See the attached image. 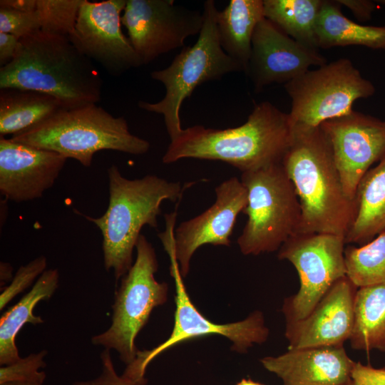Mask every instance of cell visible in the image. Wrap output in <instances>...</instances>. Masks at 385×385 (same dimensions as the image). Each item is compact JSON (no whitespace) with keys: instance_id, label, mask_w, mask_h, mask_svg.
<instances>
[{"instance_id":"cell-31","label":"cell","mask_w":385,"mask_h":385,"mask_svg":"<svg viewBox=\"0 0 385 385\" xmlns=\"http://www.w3.org/2000/svg\"><path fill=\"white\" fill-rule=\"evenodd\" d=\"M46 351L31 354L16 362L0 368V384L15 380L34 379L46 377L44 371L38 369L46 366L43 360Z\"/></svg>"},{"instance_id":"cell-16","label":"cell","mask_w":385,"mask_h":385,"mask_svg":"<svg viewBox=\"0 0 385 385\" xmlns=\"http://www.w3.org/2000/svg\"><path fill=\"white\" fill-rule=\"evenodd\" d=\"M216 200L203 212L175 229V250L183 277L189 272L191 259L202 245L230 246L238 215L247 203V192L241 180L230 178L215 188Z\"/></svg>"},{"instance_id":"cell-19","label":"cell","mask_w":385,"mask_h":385,"mask_svg":"<svg viewBox=\"0 0 385 385\" xmlns=\"http://www.w3.org/2000/svg\"><path fill=\"white\" fill-rule=\"evenodd\" d=\"M284 385H349L356 361L343 346L289 349L260 359Z\"/></svg>"},{"instance_id":"cell-34","label":"cell","mask_w":385,"mask_h":385,"mask_svg":"<svg viewBox=\"0 0 385 385\" xmlns=\"http://www.w3.org/2000/svg\"><path fill=\"white\" fill-rule=\"evenodd\" d=\"M340 6L349 9L353 15L359 21H366L371 18L373 12L377 9L378 4L382 1L372 0H337Z\"/></svg>"},{"instance_id":"cell-20","label":"cell","mask_w":385,"mask_h":385,"mask_svg":"<svg viewBox=\"0 0 385 385\" xmlns=\"http://www.w3.org/2000/svg\"><path fill=\"white\" fill-rule=\"evenodd\" d=\"M264 18L263 0H230L217 14L220 45L241 65L245 73L251 56L255 29Z\"/></svg>"},{"instance_id":"cell-14","label":"cell","mask_w":385,"mask_h":385,"mask_svg":"<svg viewBox=\"0 0 385 385\" xmlns=\"http://www.w3.org/2000/svg\"><path fill=\"white\" fill-rule=\"evenodd\" d=\"M345 195L356 200L359 183L385 156V120L352 111L322 123Z\"/></svg>"},{"instance_id":"cell-9","label":"cell","mask_w":385,"mask_h":385,"mask_svg":"<svg viewBox=\"0 0 385 385\" xmlns=\"http://www.w3.org/2000/svg\"><path fill=\"white\" fill-rule=\"evenodd\" d=\"M136 258L121 278L113 305L110 327L93 336L91 342L106 349H114L125 364H130L138 350L135 338L147 323L153 309L167 300L168 286L155 278L158 262L152 244L140 235L135 246Z\"/></svg>"},{"instance_id":"cell-6","label":"cell","mask_w":385,"mask_h":385,"mask_svg":"<svg viewBox=\"0 0 385 385\" xmlns=\"http://www.w3.org/2000/svg\"><path fill=\"white\" fill-rule=\"evenodd\" d=\"M218 11L213 0L204 2V22L196 42L183 48L167 68L150 73L153 79L164 85L165 96L157 103L138 101L141 109L163 115L170 140L183 130L180 108L197 86L219 80L230 73L243 71L241 65L228 56L220 45L217 29Z\"/></svg>"},{"instance_id":"cell-33","label":"cell","mask_w":385,"mask_h":385,"mask_svg":"<svg viewBox=\"0 0 385 385\" xmlns=\"http://www.w3.org/2000/svg\"><path fill=\"white\" fill-rule=\"evenodd\" d=\"M103 371L96 379L86 381H76L73 385H133L116 374L110 350L105 349L101 355Z\"/></svg>"},{"instance_id":"cell-32","label":"cell","mask_w":385,"mask_h":385,"mask_svg":"<svg viewBox=\"0 0 385 385\" xmlns=\"http://www.w3.org/2000/svg\"><path fill=\"white\" fill-rule=\"evenodd\" d=\"M349 385H385V367L355 362Z\"/></svg>"},{"instance_id":"cell-18","label":"cell","mask_w":385,"mask_h":385,"mask_svg":"<svg viewBox=\"0 0 385 385\" xmlns=\"http://www.w3.org/2000/svg\"><path fill=\"white\" fill-rule=\"evenodd\" d=\"M67 158L0 136V192L22 202L40 198L55 183Z\"/></svg>"},{"instance_id":"cell-11","label":"cell","mask_w":385,"mask_h":385,"mask_svg":"<svg viewBox=\"0 0 385 385\" xmlns=\"http://www.w3.org/2000/svg\"><path fill=\"white\" fill-rule=\"evenodd\" d=\"M344 245V237L340 235L299 232L282 244L277 257L292 264L300 284L298 292L283 302L286 322L307 316L331 287L346 276Z\"/></svg>"},{"instance_id":"cell-22","label":"cell","mask_w":385,"mask_h":385,"mask_svg":"<svg viewBox=\"0 0 385 385\" xmlns=\"http://www.w3.org/2000/svg\"><path fill=\"white\" fill-rule=\"evenodd\" d=\"M59 274L56 269L46 270L28 292L15 305L9 308L0 319V364L7 366L21 357L16 345V337L26 323L34 325L43 323L40 316L34 314V309L41 301L50 299L56 290Z\"/></svg>"},{"instance_id":"cell-30","label":"cell","mask_w":385,"mask_h":385,"mask_svg":"<svg viewBox=\"0 0 385 385\" xmlns=\"http://www.w3.org/2000/svg\"><path fill=\"white\" fill-rule=\"evenodd\" d=\"M46 258L44 256H39L26 265L20 267L10 284L0 295V309L4 308L14 297L39 277L46 271Z\"/></svg>"},{"instance_id":"cell-25","label":"cell","mask_w":385,"mask_h":385,"mask_svg":"<svg viewBox=\"0 0 385 385\" xmlns=\"http://www.w3.org/2000/svg\"><path fill=\"white\" fill-rule=\"evenodd\" d=\"M354 312L351 348L385 352V284L358 287Z\"/></svg>"},{"instance_id":"cell-40","label":"cell","mask_w":385,"mask_h":385,"mask_svg":"<svg viewBox=\"0 0 385 385\" xmlns=\"http://www.w3.org/2000/svg\"></svg>"},{"instance_id":"cell-27","label":"cell","mask_w":385,"mask_h":385,"mask_svg":"<svg viewBox=\"0 0 385 385\" xmlns=\"http://www.w3.org/2000/svg\"><path fill=\"white\" fill-rule=\"evenodd\" d=\"M346 277L357 287L385 284V230L359 247L344 248Z\"/></svg>"},{"instance_id":"cell-24","label":"cell","mask_w":385,"mask_h":385,"mask_svg":"<svg viewBox=\"0 0 385 385\" xmlns=\"http://www.w3.org/2000/svg\"><path fill=\"white\" fill-rule=\"evenodd\" d=\"M62 108L55 98L38 91L0 88V136L26 130Z\"/></svg>"},{"instance_id":"cell-36","label":"cell","mask_w":385,"mask_h":385,"mask_svg":"<svg viewBox=\"0 0 385 385\" xmlns=\"http://www.w3.org/2000/svg\"><path fill=\"white\" fill-rule=\"evenodd\" d=\"M37 0H1L0 6L22 11L36 10Z\"/></svg>"},{"instance_id":"cell-5","label":"cell","mask_w":385,"mask_h":385,"mask_svg":"<svg viewBox=\"0 0 385 385\" xmlns=\"http://www.w3.org/2000/svg\"><path fill=\"white\" fill-rule=\"evenodd\" d=\"M11 138L56 152L85 167H90L94 154L103 150L142 155L150 148L148 140L130 133L123 117H115L96 104L62 108Z\"/></svg>"},{"instance_id":"cell-38","label":"cell","mask_w":385,"mask_h":385,"mask_svg":"<svg viewBox=\"0 0 385 385\" xmlns=\"http://www.w3.org/2000/svg\"><path fill=\"white\" fill-rule=\"evenodd\" d=\"M46 377H41L34 379H26V380H15L0 385H43Z\"/></svg>"},{"instance_id":"cell-4","label":"cell","mask_w":385,"mask_h":385,"mask_svg":"<svg viewBox=\"0 0 385 385\" xmlns=\"http://www.w3.org/2000/svg\"><path fill=\"white\" fill-rule=\"evenodd\" d=\"M109 201L99 217L78 213L93 222L103 236L104 267L113 270L116 281L133 265V252L145 225L158 226L160 205L165 200L176 202L187 185L155 175L128 179L115 165L108 169Z\"/></svg>"},{"instance_id":"cell-21","label":"cell","mask_w":385,"mask_h":385,"mask_svg":"<svg viewBox=\"0 0 385 385\" xmlns=\"http://www.w3.org/2000/svg\"><path fill=\"white\" fill-rule=\"evenodd\" d=\"M356 202V215L344 241L361 246L385 230V156L361 180Z\"/></svg>"},{"instance_id":"cell-17","label":"cell","mask_w":385,"mask_h":385,"mask_svg":"<svg viewBox=\"0 0 385 385\" xmlns=\"http://www.w3.org/2000/svg\"><path fill=\"white\" fill-rule=\"evenodd\" d=\"M357 289L345 276L331 287L307 316L286 322L289 349L343 346L353 329Z\"/></svg>"},{"instance_id":"cell-12","label":"cell","mask_w":385,"mask_h":385,"mask_svg":"<svg viewBox=\"0 0 385 385\" xmlns=\"http://www.w3.org/2000/svg\"><path fill=\"white\" fill-rule=\"evenodd\" d=\"M203 22L200 11L176 5L173 0H126L121 16L143 65L184 46L187 38L200 34Z\"/></svg>"},{"instance_id":"cell-35","label":"cell","mask_w":385,"mask_h":385,"mask_svg":"<svg viewBox=\"0 0 385 385\" xmlns=\"http://www.w3.org/2000/svg\"><path fill=\"white\" fill-rule=\"evenodd\" d=\"M20 46V39L15 36L0 32V66L9 63L15 57Z\"/></svg>"},{"instance_id":"cell-13","label":"cell","mask_w":385,"mask_h":385,"mask_svg":"<svg viewBox=\"0 0 385 385\" xmlns=\"http://www.w3.org/2000/svg\"><path fill=\"white\" fill-rule=\"evenodd\" d=\"M125 4L126 0H83L68 36L83 54L115 76L143 66L121 29L120 14Z\"/></svg>"},{"instance_id":"cell-37","label":"cell","mask_w":385,"mask_h":385,"mask_svg":"<svg viewBox=\"0 0 385 385\" xmlns=\"http://www.w3.org/2000/svg\"><path fill=\"white\" fill-rule=\"evenodd\" d=\"M1 284L10 280L12 277V267L7 262H1L0 265Z\"/></svg>"},{"instance_id":"cell-26","label":"cell","mask_w":385,"mask_h":385,"mask_svg":"<svg viewBox=\"0 0 385 385\" xmlns=\"http://www.w3.org/2000/svg\"><path fill=\"white\" fill-rule=\"evenodd\" d=\"M324 0H263L265 18L294 40L318 49L316 24Z\"/></svg>"},{"instance_id":"cell-15","label":"cell","mask_w":385,"mask_h":385,"mask_svg":"<svg viewBox=\"0 0 385 385\" xmlns=\"http://www.w3.org/2000/svg\"><path fill=\"white\" fill-rule=\"evenodd\" d=\"M327 63L317 49L294 40L264 18L255 29L245 73L255 90L260 91L272 83H286L312 66Z\"/></svg>"},{"instance_id":"cell-28","label":"cell","mask_w":385,"mask_h":385,"mask_svg":"<svg viewBox=\"0 0 385 385\" xmlns=\"http://www.w3.org/2000/svg\"><path fill=\"white\" fill-rule=\"evenodd\" d=\"M83 0H37L41 31L63 36L73 32Z\"/></svg>"},{"instance_id":"cell-8","label":"cell","mask_w":385,"mask_h":385,"mask_svg":"<svg viewBox=\"0 0 385 385\" xmlns=\"http://www.w3.org/2000/svg\"><path fill=\"white\" fill-rule=\"evenodd\" d=\"M247 192L242 212L247 222L237 242L245 255L278 250L297 232L301 220L298 196L282 162L242 173Z\"/></svg>"},{"instance_id":"cell-7","label":"cell","mask_w":385,"mask_h":385,"mask_svg":"<svg viewBox=\"0 0 385 385\" xmlns=\"http://www.w3.org/2000/svg\"><path fill=\"white\" fill-rule=\"evenodd\" d=\"M177 215H165V229L158 236L170 262V272L175 286V312L174 327L170 336L151 350L138 351L135 359L127 365L121 377L133 385H145V371L149 363L161 352L173 345L191 339L218 334L232 342V349L244 353L255 344L267 341L269 329L263 314L251 313L246 319L228 324H216L200 313L191 302L185 289L175 255L174 232Z\"/></svg>"},{"instance_id":"cell-3","label":"cell","mask_w":385,"mask_h":385,"mask_svg":"<svg viewBox=\"0 0 385 385\" xmlns=\"http://www.w3.org/2000/svg\"><path fill=\"white\" fill-rule=\"evenodd\" d=\"M292 139L288 113L269 101L256 104L242 125L226 129L196 125L170 140L163 162L183 158L220 160L242 173L279 163Z\"/></svg>"},{"instance_id":"cell-10","label":"cell","mask_w":385,"mask_h":385,"mask_svg":"<svg viewBox=\"0 0 385 385\" xmlns=\"http://www.w3.org/2000/svg\"><path fill=\"white\" fill-rule=\"evenodd\" d=\"M291 98L292 127L317 128L353 111L354 103L371 97L375 87L353 63L342 58L284 83Z\"/></svg>"},{"instance_id":"cell-2","label":"cell","mask_w":385,"mask_h":385,"mask_svg":"<svg viewBox=\"0 0 385 385\" xmlns=\"http://www.w3.org/2000/svg\"><path fill=\"white\" fill-rule=\"evenodd\" d=\"M282 164L300 203L297 232L345 237L356 215V202L344 193L330 145L320 126L292 127L291 143Z\"/></svg>"},{"instance_id":"cell-1","label":"cell","mask_w":385,"mask_h":385,"mask_svg":"<svg viewBox=\"0 0 385 385\" xmlns=\"http://www.w3.org/2000/svg\"><path fill=\"white\" fill-rule=\"evenodd\" d=\"M4 88L38 91L71 109L98 103L103 80L68 36L39 31L21 38L14 58L0 67V88Z\"/></svg>"},{"instance_id":"cell-39","label":"cell","mask_w":385,"mask_h":385,"mask_svg":"<svg viewBox=\"0 0 385 385\" xmlns=\"http://www.w3.org/2000/svg\"><path fill=\"white\" fill-rule=\"evenodd\" d=\"M236 385H265L263 384L252 381V379H243L240 382H238Z\"/></svg>"},{"instance_id":"cell-23","label":"cell","mask_w":385,"mask_h":385,"mask_svg":"<svg viewBox=\"0 0 385 385\" xmlns=\"http://www.w3.org/2000/svg\"><path fill=\"white\" fill-rule=\"evenodd\" d=\"M337 0H324L316 24L318 48L361 46L385 49V26L357 24L346 17Z\"/></svg>"},{"instance_id":"cell-29","label":"cell","mask_w":385,"mask_h":385,"mask_svg":"<svg viewBox=\"0 0 385 385\" xmlns=\"http://www.w3.org/2000/svg\"><path fill=\"white\" fill-rule=\"evenodd\" d=\"M41 31L38 14L0 6V32L12 34L19 39Z\"/></svg>"}]
</instances>
